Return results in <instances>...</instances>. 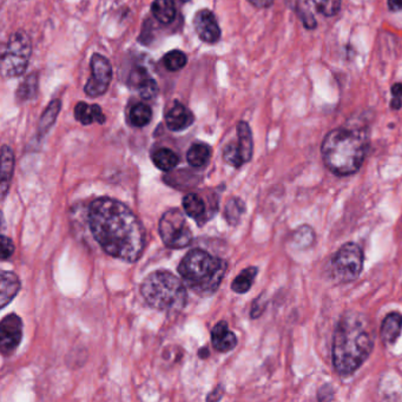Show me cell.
Returning <instances> with one entry per match:
<instances>
[{
  "mask_svg": "<svg viewBox=\"0 0 402 402\" xmlns=\"http://www.w3.org/2000/svg\"><path fill=\"white\" fill-rule=\"evenodd\" d=\"M374 347L365 316L349 311L340 319L333 341V365L341 375L358 370Z\"/></svg>",
  "mask_w": 402,
  "mask_h": 402,
  "instance_id": "2",
  "label": "cell"
},
{
  "mask_svg": "<svg viewBox=\"0 0 402 402\" xmlns=\"http://www.w3.org/2000/svg\"><path fill=\"white\" fill-rule=\"evenodd\" d=\"M194 27L201 41L214 44L221 38V29L217 19L210 10H201L194 17Z\"/></svg>",
  "mask_w": 402,
  "mask_h": 402,
  "instance_id": "13",
  "label": "cell"
},
{
  "mask_svg": "<svg viewBox=\"0 0 402 402\" xmlns=\"http://www.w3.org/2000/svg\"><path fill=\"white\" fill-rule=\"evenodd\" d=\"M152 11L159 22L170 24L176 17V5L174 0H155Z\"/></svg>",
  "mask_w": 402,
  "mask_h": 402,
  "instance_id": "20",
  "label": "cell"
},
{
  "mask_svg": "<svg viewBox=\"0 0 402 402\" xmlns=\"http://www.w3.org/2000/svg\"><path fill=\"white\" fill-rule=\"evenodd\" d=\"M391 107L393 110H398L402 107V83H396L391 89Z\"/></svg>",
  "mask_w": 402,
  "mask_h": 402,
  "instance_id": "32",
  "label": "cell"
},
{
  "mask_svg": "<svg viewBox=\"0 0 402 402\" xmlns=\"http://www.w3.org/2000/svg\"><path fill=\"white\" fill-rule=\"evenodd\" d=\"M246 211V206L240 199H233L229 201L225 207V218L230 225H237L240 222L242 215Z\"/></svg>",
  "mask_w": 402,
  "mask_h": 402,
  "instance_id": "29",
  "label": "cell"
},
{
  "mask_svg": "<svg viewBox=\"0 0 402 402\" xmlns=\"http://www.w3.org/2000/svg\"><path fill=\"white\" fill-rule=\"evenodd\" d=\"M112 81V67L107 57L95 53L91 58V77L85 85L89 97H100L107 93Z\"/></svg>",
  "mask_w": 402,
  "mask_h": 402,
  "instance_id": "11",
  "label": "cell"
},
{
  "mask_svg": "<svg viewBox=\"0 0 402 402\" xmlns=\"http://www.w3.org/2000/svg\"><path fill=\"white\" fill-rule=\"evenodd\" d=\"M1 293H0V307L5 308L20 290V282L17 275L10 272L1 273Z\"/></svg>",
  "mask_w": 402,
  "mask_h": 402,
  "instance_id": "19",
  "label": "cell"
},
{
  "mask_svg": "<svg viewBox=\"0 0 402 402\" xmlns=\"http://www.w3.org/2000/svg\"><path fill=\"white\" fill-rule=\"evenodd\" d=\"M140 293L149 306L166 313H177L187 303L185 283L166 270H157L145 277Z\"/></svg>",
  "mask_w": 402,
  "mask_h": 402,
  "instance_id": "5",
  "label": "cell"
},
{
  "mask_svg": "<svg viewBox=\"0 0 402 402\" xmlns=\"http://www.w3.org/2000/svg\"><path fill=\"white\" fill-rule=\"evenodd\" d=\"M137 90L143 100H152L159 93V85L155 79L145 74V77L140 78V81L137 83Z\"/></svg>",
  "mask_w": 402,
  "mask_h": 402,
  "instance_id": "30",
  "label": "cell"
},
{
  "mask_svg": "<svg viewBox=\"0 0 402 402\" xmlns=\"http://www.w3.org/2000/svg\"><path fill=\"white\" fill-rule=\"evenodd\" d=\"M178 1L182 3V4H185V3H188V1H190V0H178Z\"/></svg>",
  "mask_w": 402,
  "mask_h": 402,
  "instance_id": "36",
  "label": "cell"
},
{
  "mask_svg": "<svg viewBox=\"0 0 402 402\" xmlns=\"http://www.w3.org/2000/svg\"><path fill=\"white\" fill-rule=\"evenodd\" d=\"M363 268V251L353 242L340 248L332 261V273L335 280L348 283L356 280Z\"/></svg>",
  "mask_w": 402,
  "mask_h": 402,
  "instance_id": "8",
  "label": "cell"
},
{
  "mask_svg": "<svg viewBox=\"0 0 402 402\" xmlns=\"http://www.w3.org/2000/svg\"><path fill=\"white\" fill-rule=\"evenodd\" d=\"M38 91V78L36 74H32L22 81L18 90H17V98L20 102L32 100L36 97Z\"/></svg>",
  "mask_w": 402,
  "mask_h": 402,
  "instance_id": "27",
  "label": "cell"
},
{
  "mask_svg": "<svg viewBox=\"0 0 402 402\" xmlns=\"http://www.w3.org/2000/svg\"><path fill=\"white\" fill-rule=\"evenodd\" d=\"M90 229L107 255L135 262L145 247V227L129 207L117 199L93 201L89 208Z\"/></svg>",
  "mask_w": 402,
  "mask_h": 402,
  "instance_id": "1",
  "label": "cell"
},
{
  "mask_svg": "<svg viewBox=\"0 0 402 402\" xmlns=\"http://www.w3.org/2000/svg\"><path fill=\"white\" fill-rule=\"evenodd\" d=\"M402 330V315L393 311L388 314L381 323L380 336L382 342L387 346L394 344Z\"/></svg>",
  "mask_w": 402,
  "mask_h": 402,
  "instance_id": "16",
  "label": "cell"
},
{
  "mask_svg": "<svg viewBox=\"0 0 402 402\" xmlns=\"http://www.w3.org/2000/svg\"><path fill=\"white\" fill-rule=\"evenodd\" d=\"M368 148L367 130L337 128L332 130L322 142V159L333 174L349 176L360 170Z\"/></svg>",
  "mask_w": 402,
  "mask_h": 402,
  "instance_id": "3",
  "label": "cell"
},
{
  "mask_svg": "<svg viewBox=\"0 0 402 402\" xmlns=\"http://www.w3.org/2000/svg\"><path fill=\"white\" fill-rule=\"evenodd\" d=\"M254 152V140L250 126L247 122H240L237 126V142H230L223 149V159L229 166L240 168L248 163Z\"/></svg>",
  "mask_w": 402,
  "mask_h": 402,
  "instance_id": "9",
  "label": "cell"
},
{
  "mask_svg": "<svg viewBox=\"0 0 402 402\" xmlns=\"http://www.w3.org/2000/svg\"><path fill=\"white\" fill-rule=\"evenodd\" d=\"M211 148L204 143H195L190 147L187 154L189 164L194 168H202L210 161Z\"/></svg>",
  "mask_w": 402,
  "mask_h": 402,
  "instance_id": "22",
  "label": "cell"
},
{
  "mask_svg": "<svg viewBox=\"0 0 402 402\" xmlns=\"http://www.w3.org/2000/svg\"><path fill=\"white\" fill-rule=\"evenodd\" d=\"M183 209L189 217L199 221L206 215L207 206L201 196L197 194H188L183 199Z\"/></svg>",
  "mask_w": 402,
  "mask_h": 402,
  "instance_id": "21",
  "label": "cell"
},
{
  "mask_svg": "<svg viewBox=\"0 0 402 402\" xmlns=\"http://www.w3.org/2000/svg\"><path fill=\"white\" fill-rule=\"evenodd\" d=\"M13 169H15L13 152L8 145H3L1 148V181H0V192H1L3 199H5L10 188Z\"/></svg>",
  "mask_w": 402,
  "mask_h": 402,
  "instance_id": "18",
  "label": "cell"
},
{
  "mask_svg": "<svg viewBox=\"0 0 402 402\" xmlns=\"http://www.w3.org/2000/svg\"><path fill=\"white\" fill-rule=\"evenodd\" d=\"M152 110L147 104H136L130 110V121L133 126L143 128L152 122Z\"/></svg>",
  "mask_w": 402,
  "mask_h": 402,
  "instance_id": "26",
  "label": "cell"
},
{
  "mask_svg": "<svg viewBox=\"0 0 402 402\" xmlns=\"http://www.w3.org/2000/svg\"><path fill=\"white\" fill-rule=\"evenodd\" d=\"M341 0H297L296 15L307 30L318 27L316 15L333 17L340 11Z\"/></svg>",
  "mask_w": 402,
  "mask_h": 402,
  "instance_id": "10",
  "label": "cell"
},
{
  "mask_svg": "<svg viewBox=\"0 0 402 402\" xmlns=\"http://www.w3.org/2000/svg\"><path fill=\"white\" fill-rule=\"evenodd\" d=\"M228 264L207 251L192 250L185 255L178 266V273L192 292L210 295L217 290Z\"/></svg>",
  "mask_w": 402,
  "mask_h": 402,
  "instance_id": "4",
  "label": "cell"
},
{
  "mask_svg": "<svg viewBox=\"0 0 402 402\" xmlns=\"http://www.w3.org/2000/svg\"><path fill=\"white\" fill-rule=\"evenodd\" d=\"M211 342L215 349L221 353H228L236 347L237 337L225 321L218 322L211 332Z\"/></svg>",
  "mask_w": 402,
  "mask_h": 402,
  "instance_id": "15",
  "label": "cell"
},
{
  "mask_svg": "<svg viewBox=\"0 0 402 402\" xmlns=\"http://www.w3.org/2000/svg\"><path fill=\"white\" fill-rule=\"evenodd\" d=\"M248 1L257 8H268L274 4V0H248Z\"/></svg>",
  "mask_w": 402,
  "mask_h": 402,
  "instance_id": "34",
  "label": "cell"
},
{
  "mask_svg": "<svg viewBox=\"0 0 402 402\" xmlns=\"http://www.w3.org/2000/svg\"><path fill=\"white\" fill-rule=\"evenodd\" d=\"M314 235L313 229L308 227V225H302L301 228L297 229L294 235V242L297 244L300 248H308L313 244Z\"/></svg>",
  "mask_w": 402,
  "mask_h": 402,
  "instance_id": "31",
  "label": "cell"
},
{
  "mask_svg": "<svg viewBox=\"0 0 402 402\" xmlns=\"http://www.w3.org/2000/svg\"><path fill=\"white\" fill-rule=\"evenodd\" d=\"M164 65L169 71H180L188 63V58L185 52L180 51V50H174L170 51L164 55Z\"/></svg>",
  "mask_w": 402,
  "mask_h": 402,
  "instance_id": "28",
  "label": "cell"
},
{
  "mask_svg": "<svg viewBox=\"0 0 402 402\" xmlns=\"http://www.w3.org/2000/svg\"><path fill=\"white\" fill-rule=\"evenodd\" d=\"M22 319L15 314H8L0 323V349L3 355H11L22 342Z\"/></svg>",
  "mask_w": 402,
  "mask_h": 402,
  "instance_id": "12",
  "label": "cell"
},
{
  "mask_svg": "<svg viewBox=\"0 0 402 402\" xmlns=\"http://www.w3.org/2000/svg\"><path fill=\"white\" fill-rule=\"evenodd\" d=\"M74 119H77L78 122L81 123L83 126H90L93 122L104 124L105 119H107L100 105H97V104L90 105L85 102H79L74 107Z\"/></svg>",
  "mask_w": 402,
  "mask_h": 402,
  "instance_id": "17",
  "label": "cell"
},
{
  "mask_svg": "<svg viewBox=\"0 0 402 402\" xmlns=\"http://www.w3.org/2000/svg\"><path fill=\"white\" fill-rule=\"evenodd\" d=\"M159 235L166 247L183 249L192 243V233L180 209L166 211L159 220Z\"/></svg>",
  "mask_w": 402,
  "mask_h": 402,
  "instance_id": "7",
  "label": "cell"
},
{
  "mask_svg": "<svg viewBox=\"0 0 402 402\" xmlns=\"http://www.w3.org/2000/svg\"><path fill=\"white\" fill-rule=\"evenodd\" d=\"M32 43L25 31L19 30L8 38V44L1 53V74L4 77L22 76L30 63Z\"/></svg>",
  "mask_w": 402,
  "mask_h": 402,
  "instance_id": "6",
  "label": "cell"
},
{
  "mask_svg": "<svg viewBox=\"0 0 402 402\" xmlns=\"http://www.w3.org/2000/svg\"><path fill=\"white\" fill-rule=\"evenodd\" d=\"M166 126L171 131H182L195 122V116L192 110L183 104L176 103L166 114Z\"/></svg>",
  "mask_w": 402,
  "mask_h": 402,
  "instance_id": "14",
  "label": "cell"
},
{
  "mask_svg": "<svg viewBox=\"0 0 402 402\" xmlns=\"http://www.w3.org/2000/svg\"><path fill=\"white\" fill-rule=\"evenodd\" d=\"M60 107H62L60 100H52L48 109L44 111V114H43L41 121H39V126H38V133L41 136L48 133L50 128L55 124V119H57L58 114H60Z\"/></svg>",
  "mask_w": 402,
  "mask_h": 402,
  "instance_id": "24",
  "label": "cell"
},
{
  "mask_svg": "<svg viewBox=\"0 0 402 402\" xmlns=\"http://www.w3.org/2000/svg\"><path fill=\"white\" fill-rule=\"evenodd\" d=\"M387 4L389 11H402V0H388Z\"/></svg>",
  "mask_w": 402,
  "mask_h": 402,
  "instance_id": "35",
  "label": "cell"
},
{
  "mask_svg": "<svg viewBox=\"0 0 402 402\" xmlns=\"http://www.w3.org/2000/svg\"><path fill=\"white\" fill-rule=\"evenodd\" d=\"M13 251H15L13 242L8 236L3 235L1 236V260L6 261L13 255Z\"/></svg>",
  "mask_w": 402,
  "mask_h": 402,
  "instance_id": "33",
  "label": "cell"
},
{
  "mask_svg": "<svg viewBox=\"0 0 402 402\" xmlns=\"http://www.w3.org/2000/svg\"><path fill=\"white\" fill-rule=\"evenodd\" d=\"M257 268L250 267L244 269L242 273L236 276V279L233 281L232 283V289L237 294H244L251 288V286L254 283L255 277L257 275Z\"/></svg>",
  "mask_w": 402,
  "mask_h": 402,
  "instance_id": "25",
  "label": "cell"
},
{
  "mask_svg": "<svg viewBox=\"0 0 402 402\" xmlns=\"http://www.w3.org/2000/svg\"><path fill=\"white\" fill-rule=\"evenodd\" d=\"M178 156L170 149L162 148L152 154V162L159 170L170 171L178 164Z\"/></svg>",
  "mask_w": 402,
  "mask_h": 402,
  "instance_id": "23",
  "label": "cell"
}]
</instances>
